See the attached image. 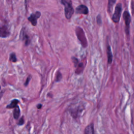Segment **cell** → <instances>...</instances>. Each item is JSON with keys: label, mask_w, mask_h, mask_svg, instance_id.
<instances>
[{"label": "cell", "mask_w": 134, "mask_h": 134, "mask_svg": "<svg viewBox=\"0 0 134 134\" xmlns=\"http://www.w3.org/2000/svg\"><path fill=\"white\" fill-rule=\"evenodd\" d=\"M107 58H108V63L110 64L112 62L113 55L111 51V48L109 46H108L107 48Z\"/></svg>", "instance_id": "9"}, {"label": "cell", "mask_w": 134, "mask_h": 134, "mask_svg": "<svg viewBox=\"0 0 134 134\" xmlns=\"http://www.w3.org/2000/svg\"><path fill=\"white\" fill-rule=\"evenodd\" d=\"M61 79V74L58 72L57 74V77H56V81H59Z\"/></svg>", "instance_id": "15"}, {"label": "cell", "mask_w": 134, "mask_h": 134, "mask_svg": "<svg viewBox=\"0 0 134 134\" xmlns=\"http://www.w3.org/2000/svg\"><path fill=\"white\" fill-rule=\"evenodd\" d=\"M131 10L133 14L134 15V1L131 2Z\"/></svg>", "instance_id": "19"}, {"label": "cell", "mask_w": 134, "mask_h": 134, "mask_svg": "<svg viewBox=\"0 0 134 134\" xmlns=\"http://www.w3.org/2000/svg\"><path fill=\"white\" fill-rule=\"evenodd\" d=\"M21 34L22 39H23V40L24 41L25 45L26 46H28L29 44V43H30L29 37H28V36L25 32H23V31H21Z\"/></svg>", "instance_id": "10"}, {"label": "cell", "mask_w": 134, "mask_h": 134, "mask_svg": "<svg viewBox=\"0 0 134 134\" xmlns=\"http://www.w3.org/2000/svg\"><path fill=\"white\" fill-rule=\"evenodd\" d=\"M97 23L98 25H100L102 24V19L100 15H98L97 17Z\"/></svg>", "instance_id": "16"}, {"label": "cell", "mask_w": 134, "mask_h": 134, "mask_svg": "<svg viewBox=\"0 0 134 134\" xmlns=\"http://www.w3.org/2000/svg\"><path fill=\"white\" fill-rule=\"evenodd\" d=\"M3 93H4L3 91H2V92H1L0 93V99H1V98H2V97L3 95Z\"/></svg>", "instance_id": "21"}, {"label": "cell", "mask_w": 134, "mask_h": 134, "mask_svg": "<svg viewBox=\"0 0 134 134\" xmlns=\"http://www.w3.org/2000/svg\"><path fill=\"white\" fill-rule=\"evenodd\" d=\"M41 15V13L39 12H36L35 13H32L28 18V20L31 23L32 26H36L37 23V19H38Z\"/></svg>", "instance_id": "5"}, {"label": "cell", "mask_w": 134, "mask_h": 134, "mask_svg": "<svg viewBox=\"0 0 134 134\" xmlns=\"http://www.w3.org/2000/svg\"><path fill=\"white\" fill-rule=\"evenodd\" d=\"M123 18L125 20L126 25V31L127 34H129V25L131 21V17L128 12L125 11L123 14Z\"/></svg>", "instance_id": "4"}, {"label": "cell", "mask_w": 134, "mask_h": 134, "mask_svg": "<svg viewBox=\"0 0 134 134\" xmlns=\"http://www.w3.org/2000/svg\"><path fill=\"white\" fill-rule=\"evenodd\" d=\"M61 3L65 7L64 12L66 18L68 19H70L74 13V9L72 6L71 2L70 1L63 0L61 1Z\"/></svg>", "instance_id": "1"}, {"label": "cell", "mask_w": 134, "mask_h": 134, "mask_svg": "<svg viewBox=\"0 0 134 134\" xmlns=\"http://www.w3.org/2000/svg\"><path fill=\"white\" fill-rule=\"evenodd\" d=\"M9 60L13 62H16L17 61V58L14 53H12L10 54L9 57Z\"/></svg>", "instance_id": "14"}, {"label": "cell", "mask_w": 134, "mask_h": 134, "mask_svg": "<svg viewBox=\"0 0 134 134\" xmlns=\"http://www.w3.org/2000/svg\"><path fill=\"white\" fill-rule=\"evenodd\" d=\"M10 32L7 26L3 25L0 26V37L6 38L9 36Z\"/></svg>", "instance_id": "6"}, {"label": "cell", "mask_w": 134, "mask_h": 134, "mask_svg": "<svg viewBox=\"0 0 134 134\" xmlns=\"http://www.w3.org/2000/svg\"><path fill=\"white\" fill-rule=\"evenodd\" d=\"M13 116L15 119H17L18 117L20 116V109L18 106H17L15 109H14L13 111Z\"/></svg>", "instance_id": "12"}, {"label": "cell", "mask_w": 134, "mask_h": 134, "mask_svg": "<svg viewBox=\"0 0 134 134\" xmlns=\"http://www.w3.org/2000/svg\"><path fill=\"white\" fill-rule=\"evenodd\" d=\"M76 12L78 14H82L86 15L88 13V10L86 6L84 5H80L76 7Z\"/></svg>", "instance_id": "7"}, {"label": "cell", "mask_w": 134, "mask_h": 134, "mask_svg": "<svg viewBox=\"0 0 134 134\" xmlns=\"http://www.w3.org/2000/svg\"><path fill=\"white\" fill-rule=\"evenodd\" d=\"M84 134H95L93 124H91L85 127L84 130Z\"/></svg>", "instance_id": "8"}, {"label": "cell", "mask_w": 134, "mask_h": 134, "mask_svg": "<svg viewBox=\"0 0 134 134\" xmlns=\"http://www.w3.org/2000/svg\"><path fill=\"white\" fill-rule=\"evenodd\" d=\"M76 35L79 38V39L81 42L82 45L83 47H85L87 46V41L84 35V32H83L82 29H81L80 27H77L76 29Z\"/></svg>", "instance_id": "3"}, {"label": "cell", "mask_w": 134, "mask_h": 134, "mask_svg": "<svg viewBox=\"0 0 134 134\" xmlns=\"http://www.w3.org/2000/svg\"><path fill=\"white\" fill-rule=\"evenodd\" d=\"M116 2L115 1H113V0H110L108 1V10L109 12H111L112 10V8L113 6Z\"/></svg>", "instance_id": "13"}, {"label": "cell", "mask_w": 134, "mask_h": 134, "mask_svg": "<svg viewBox=\"0 0 134 134\" xmlns=\"http://www.w3.org/2000/svg\"><path fill=\"white\" fill-rule=\"evenodd\" d=\"M133 46H134V37H133Z\"/></svg>", "instance_id": "22"}, {"label": "cell", "mask_w": 134, "mask_h": 134, "mask_svg": "<svg viewBox=\"0 0 134 134\" xmlns=\"http://www.w3.org/2000/svg\"><path fill=\"white\" fill-rule=\"evenodd\" d=\"M19 100L18 99H13L10 104L8 105L7 106H6V108H8V109H11V108H16L17 106V104H18L19 103Z\"/></svg>", "instance_id": "11"}, {"label": "cell", "mask_w": 134, "mask_h": 134, "mask_svg": "<svg viewBox=\"0 0 134 134\" xmlns=\"http://www.w3.org/2000/svg\"><path fill=\"white\" fill-rule=\"evenodd\" d=\"M24 117H22L20 119V120H19V122L18 123V125H22L24 124Z\"/></svg>", "instance_id": "18"}, {"label": "cell", "mask_w": 134, "mask_h": 134, "mask_svg": "<svg viewBox=\"0 0 134 134\" xmlns=\"http://www.w3.org/2000/svg\"><path fill=\"white\" fill-rule=\"evenodd\" d=\"M121 4L118 3L117 4L114 14L112 16V20L114 23H118L119 21L121 13Z\"/></svg>", "instance_id": "2"}, {"label": "cell", "mask_w": 134, "mask_h": 134, "mask_svg": "<svg viewBox=\"0 0 134 134\" xmlns=\"http://www.w3.org/2000/svg\"><path fill=\"white\" fill-rule=\"evenodd\" d=\"M0 89H1V86H0Z\"/></svg>", "instance_id": "23"}, {"label": "cell", "mask_w": 134, "mask_h": 134, "mask_svg": "<svg viewBox=\"0 0 134 134\" xmlns=\"http://www.w3.org/2000/svg\"><path fill=\"white\" fill-rule=\"evenodd\" d=\"M37 107V108L38 109H40L41 108V107H42V105L41 104H38Z\"/></svg>", "instance_id": "20"}, {"label": "cell", "mask_w": 134, "mask_h": 134, "mask_svg": "<svg viewBox=\"0 0 134 134\" xmlns=\"http://www.w3.org/2000/svg\"><path fill=\"white\" fill-rule=\"evenodd\" d=\"M30 79H31V76H30V75L28 76V77H27V79L26 82H25V83H24L25 86H27V85H28V84H29V81H30Z\"/></svg>", "instance_id": "17"}]
</instances>
